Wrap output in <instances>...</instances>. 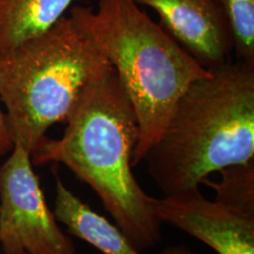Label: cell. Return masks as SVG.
Instances as JSON below:
<instances>
[{
	"instance_id": "cell-9",
	"label": "cell",
	"mask_w": 254,
	"mask_h": 254,
	"mask_svg": "<svg viewBox=\"0 0 254 254\" xmlns=\"http://www.w3.org/2000/svg\"><path fill=\"white\" fill-rule=\"evenodd\" d=\"M74 0H0V56L65 17Z\"/></svg>"
},
{
	"instance_id": "cell-13",
	"label": "cell",
	"mask_w": 254,
	"mask_h": 254,
	"mask_svg": "<svg viewBox=\"0 0 254 254\" xmlns=\"http://www.w3.org/2000/svg\"><path fill=\"white\" fill-rule=\"evenodd\" d=\"M161 254H195L194 252H192L189 247L184 246V245H173V246H168L165 249Z\"/></svg>"
},
{
	"instance_id": "cell-4",
	"label": "cell",
	"mask_w": 254,
	"mask_h": 254,
	"mask_svg": "<svg viewBox=\"0 0 254 254\" xmlns=\"http://www.w3.org/2000/svg\"><path fill=\"white\" fill-rule=\"evenodd\" d=\"M111 64L71 15L0 56V100L12 142L31 152Z\"/></svg>"
},
{
	"instance_id": "cell-12",
	"label": "cell",
	"mask_w": 254,
	"mask_h": 254,
	"mask_svg": "<svg viewBox=\"0 0 254 254\" xmlns=\"http://www.w3.org/2000/svg\"><path fill=\"white\" fill-rule=\"evenodd\" d=\"M12 148H13V142L9 136L6 114L1 109V100H0V155L9 153Z\"/></svg>"
},
{
	"instance_id": "cell-6",
	"label": "cell",
	"mask_w": 254,
	"mask_h": 254,
	"mask_svg": "<svg viewBox=\"0 0 254 254\" xmlns=\"http://www.w3.org/2000/svg\"><path fill=\"white\" fill-rule=\"evenodd\" d=\"M161 222L198 239L219 254H254V215L209 200L200 187L157 199Z\"/></svg>"
},
{
	"instance_id": "cell-5",
	"label": "cell",
	"mask_w": 254,
	"mask_h": 254,
	"mask_svg": "<svg viewBox=\"0 0 254 254\" xmlns=\"http://www.w3.org/2000/svg\"><path fill=\"white\" fill-rule=\"evenodd\" d=\"M0 166V245L5 254H77L47 206L31 154L14 144Z\"/></svg>"
},
{
	"instance_id": "cell-14",
	"label": "cell",
	"mask_w": 254,
	"mask_h": 254,
	"mask_svg": "<svg viewBox=\"0 0 254 254\" xmlns=\"http://www.w3.org/2000/svg\"><path fill=\"white\" fill-rule=\"evenodd\" d=\"M0 254H5V253H0Z\"/></svg>"
},
{
	"instance_id": "cell-1",
	"label": "cell",
	"mask_w": 254,
	"mask_h": 254,
	"mask_svg": "<svg viewBox=\"0 0 254 254\" xmlns=\"http://www.w3.org/2000/svg\"><path fill=\"white\" fill-rule=\"evenodd\" d=\"M60 139L45 136L32 164H63L92 187L133 247L142 252L161 241L157 199L133 174L139 142L135 111L112 66L85 87Z\"/></svg>"
},
{
	"instance_id": "cell-8",
	"label": "cell",
	"mask_w": 254,
	"mask_h": 254,
	"mask_svg": "<svg viewBox=\"0 0 254 254\" xmlns=\"http://www.w3.org/2000/svg\"><path fill=\"white\" fill-rule=\"evenodd\" d=\"M56 178L55 213L68 234L86 241L103 254H141L116 225L98 214L69 190L58 173Z\"/></svg>"
},
{
	"instance_id": "cell-2",
	"label": "cell",
	"mask_w": 254,
	"mask_h": 254,
	"mask_svg": "<svg viewBox=\"0 0 254 254\" xmlns=\"http://www.w3.org/2000/svg\"><path fill=\"white\" fill-rule=\"evenodd\" d=\"M144 160L165 196L254 160V62H226L192 82Z\"/></svg>"
},
{
	"instance_id": "cell-11",
	"label": "cell",
	"mask_w": 254,
	"mask_h": 254,
	"mask_svg": "<svg viewBox=\"0 0 254 254\" xmlns=\"http://www.w3.org/2000/svg\"><path fill=\"white\" fill-rule=\"evenodd\" d=\"M226 14L237 59L254 62V0H217Z\"/></svg>"
},
{
	"instance_id": "cell-3",
	"label": "cell",
	"mask_w": 254,
	"mask_h": 254,
	"mask_svg": "<svg viewBox=\"0 0 254 254\" xmlns=\"http://www.w3.org/2000/svg\"><path fill=\"white\" fill-rule=\"evenodd\" d=\"M69 15L109 60L133 105L140 129L135 167L158 140L186 88L211 69L132 0H99L97 9L75 6Z\"/></svg>"
},
{
	"instance_id": "cell-7",
	"label": "cell",
	"mask_w": 254,
	"mask_h": 254,
	"mask_svg": "<svg viewBox=\"0 0 254 254\" xmlns=\"http://www.w3.org/2000/svg\"><path fill=\"white\" fill-rule=\"evenodd\" d=\"M154 9L160 26L206 69L228 62L233 39L217 0H132Z\"/></svg>"
},
{
	"instance_id": "cell-10",
	"label": "cell",
	"mask_w": 254,
	"mask_h": 254,
	"mask_svg": "<svg viewBox=\"0 0 254 254\" xmlns=\"http://www.w3.org/2000/svg\"><path fill=\"white\" fill-rule=\"evenodd\" d=\"M220 180L207 179L205 185L215 190V200L243 213L254 215V160L222 168Z\"/></svg>"
}]
</instances>
